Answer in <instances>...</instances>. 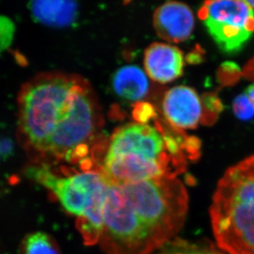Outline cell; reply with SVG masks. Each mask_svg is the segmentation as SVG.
<instances>
[{
	"instance_id": "17",
	"label": "cell",
	"mask_w": 254,
	"mask_h": 254,
	"mask_svg": "<svg viewBox=\"0 0 254 254\" xmlns=\"http://www.w3.org/2000/svg\"><path fill=\"white\" fill-rule=\"evenodd\" d=\"M14 152V143L9 137H0V165L4 163Z\"/></svg>"
},
{
	"instance_id": "19",
	"label": "cell",
	"mask_w": 254,
	"mask_h": 254,
	"mask_svg": "<svg viewBox=\"0 0 254 254\" xmlns=\"http://www.w3.org/2000/svg\"><path fill=\"white\" fill-rule=\"evenodd\" d=\"M247 2H249V4H250L253 9L254 10V1H247Z\"/></svg>"
},
{
	"instance_id": "14",
	"label": "cell",
	"mask_w": 254,
	"mask_h": 254,
	"mask_svg": "<svg viewBox=\"0 0 254 254\" xmlns=\"http://www.w3.org/2000/svg\"><path fill=\"white\" fill-rule=\"evenodd\" d=\"M15 26L12 20L0 16V52L6 51L12 45L14 37Z\"/></svg>"
},
{
	"instance_id": "16",
	"label": "cell",
	"mask_w": 254,
	"mask_h": 254,
	"mask_svg": "<svg viewBox=\"0 0 254 254\" xmlns=\"http://www.w3.org/2000/svg\"><path fill=\"white\" fill-rule=\"evenodd\" d=\"M133 117L137 123L146 125L152 119H156V111L151 105L144 102H139L133 110Z\"/></svg>"
},
{
	"instance_id": "3",
	"label": "cell",
	"mask_w": 254,
	"mask_h": 254,
	"mask_svg": "<svg viewBox=\"0 0 254 254\" xmlns=\"http://www.w3.org/2000/svg\"><path fill=\"white\" fill-rule=\"evenodd\" d=\"M210 219L226 254H254V154L226 170L214 192Z\"/></svg>"
},
{
	"instance_id": "6",
	"label": "cell",
	"mask_w": 254,
	"mask_h": 254,
	"mask_svg": "<svg viewBox=\"0 0 254 254\" xmlns=\"http://www.w3.org/2000/svg\"><path fill=\"white\" fill-rule=\"evenodd\" d=\"M203 102L189 86H178L166 91L162 101L164 116L169 125L179 130L197 127L204 114Z\"/></svg>"
},
{
	"instance_id": "7",
	"label": "cell",
	"mask_w": 254,
	"mask_h": 254,
	"mask_svg": "<svg viewBox=\"0 0 254 254\" xmlns=\"http://www.w3.org/2000/svg\"><path fill=\"white\" fill-rule=\"evenodd\" d=\"M153 25L161 39L172 43L187 41L194 28V16L188 5L165 2L154 12Z\"/></svg>"
},
{
	"instance_id": "2",
	"label": "cell",
	"mask_w": 254,
	"mask_h": 254,
	"mask_svg": "<svg viewBox=\"0 0 254 254\" xmlns=\"http://www.w3.org/2000/svg\"><path fill=\"white\" fill-rule=\"evenodd\" d=\"M189 197L177 183L153 179L109 185L99 245L106 254H151L178 237Z\"/></svg>"
},
{
	"instance_id": "4",
	"label": "cell",
	"mask_w": 254,
	"mask_h": 254,
	"mask_svg": "<svg viewBox=\"0 0 254 254\" xmlns=\"http://www.w3.org/2000/svg\"><path fill=\"white\" fill-rule=\"evenodd\" d=\"M198 17L223 53H238L254 34V10L247 1H206Z\"/></svg>"
},
{
	"instance_id": "11",
	"label": "cell",
	"mask_w": 254,
	"mask_h": 254,
	"mask_svg": "<svg viewBox=\"0 0 254 254\" xmlns=\"http://www.w3.org/2000/svg\"><path fill=\"white\" fill-rule=\"evenodd\" d=\"M107 192L108 190L98 195L84 213L77 218V230L86 245L91 246L99 243L103 227L104 208Z\"/></svg>"
},
{
	"instance_id": "13",
	"label": "cell",
	"mask_w": 254,
	"mask_h": 254,
	"mask_svg": "<svg viewBox=\"0 0 254 254\" xmlns=\"http://www.w3.org/2000/svg\"><path fill=\"white\" fill-rule=\"evenodd\" d=\"M19 254H61L56 240L42 231L30 233L20 244Z\"/></svg>"
},
{
	"instance_id": "15",
	"label": "cell",
	"mask_w": 254,
	"mask_h": 254,
	"mask_svg": "<svg viewBox=\"0 0 254 254\" xmlns=\"http://www.w3.org/2000/svg\"><path fill=\"white\" fill-rule=\"evenodd\" d=\"M233 111L240 120H250L254 116V107L245 94L238 96L234 100Z\"/></svg>"
},
{
	"instance_id": "9",
	"label": "cell",
	"mask_w": 254,
	"mask_h": 254,
	"mask_svg": "<svg viewBox=\"0 0 254 254\" xmlns=\"http://www.w3.org/2000/svg\"><path fill=\"white\" fill-rule=\"evenodd\" d=\"M28 8L36 22L57 28L74 24L79 13L78 4L73 1H31Z\"/></svg>"
},
{
	"instance_id": "5",
	"label": "cell",
	"mask_w": 254,
	"mask_h": 254,
	"mask_svg": "<svg viewBox=\"0 0 254 254\" xmlns=\"http://www.w3.org/2000/svg\"><path fill=\"white\" fill-rule=\"evenodd\" d=\"M27 175L46 188L67 213L77 218L84 213L94 199L106 192L109 187L103 176L95 170L60 175L50 166L41 164L27 168Z\"/></svg>"
},
{
	"instance_id": "8",
	"label": "cell",
	"mask_w": 254,
	"mask_h": 254,
	"mask_svg": "<svg viewBox=\"0 0 254 254\" xmlns=\"http://www.w3.org/2000/svg\"><path fill=\"white\" fill-rule=\"evenodd\" d=\"M144 67L151 79L166 84L182 76L185 57L180 49L170 44L154 43L145 51Z\"/></svg>"
},
{
	"instance_id": "18",
	"label": "cell",
	"mask_w": 254,
	"mask_h": 254,
	"mask_svg": "<svg viewBox=\"0 0 254 254\" xmlns=\"http://www.w3.org/2000/svg\"><path fill=\"white\" fill-rule=\"evenodd\" d=\"M245 94L247 96L248 98H249L250 102H251V104H252L253 106L254 107V84L250 85L248 87Z\"/></svg>"
},
{
	"instance_id": "10",
	"label": "cell",
	"mask_w": 254,
	"mask_h": 254,
	"mask_svg": "<svg viewBox=\"0 0 254 254\" xmlns=\"http://www.w3.org/2000/svg\"><path fill=\"white\" fill-rule=\"evenodd\" d=\"M112 87L120 98L139 101L149 92L148 77L141 67L127 65L120 67L112 77Z\"/></svg>"
},
{
	"instance_id": "1",
	"label": "cell",
	"mask_w": 254,
	"mask_h": 254,
	"mask_svg": "<svg viewBox=\"0 0 254 254\" xmlns=\"http://www.w3.org/2000/svg\"><path fill=\"white\" fill-rule=\"evenodd\" d=\"M101 121L91 85L77 75L41 73L20 91V135L29 151L41 157L91 169L89 153Z\"/></svg>"
},
{
	"instance_id": "12",
	"label": "cell",
	"mask_w": 254,
	"mask_h": 254,
	"mask_svg": "<svg viewBox=\"0 0 254 254\" xmlns=\"http://www.w3.org/2000/svg\"><path fill=\"white\" fill-rule=\"evenodd\" d=\"M158 254H226L217 245L204 240L192 241L176 237L167 243Z\"/></svg>"
}]
</instances>
